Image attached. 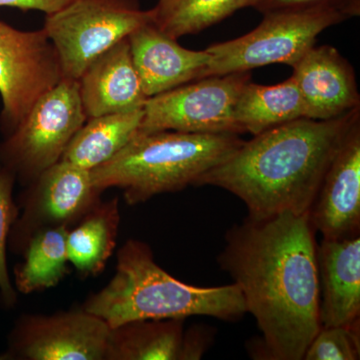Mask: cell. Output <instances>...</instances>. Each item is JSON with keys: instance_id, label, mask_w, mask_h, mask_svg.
Masks as SVG:
<instances>
[{"instance_id": "cell-1", "label": "cell", "mask_w": 360, "mask_h": 360, "mask_svg": "<svg viewBox=\"0 0 360 360\" xmlns=\"http://www.w3.org/2000/svg\"><path fill=\"white\" fill-rule=\"evenodd\" d=\"M217 262L257 322L264 359L302 360L321 328L317 245L309 212L248 217L227 231Z\"/></svg>"}, {"instance_id": "cell-2", "label": "cell", "mask_w": 360, "mask_h": 360, "mask_svg": "<svg viewBox=\"0 0 360 360\" xmlns=\"http://www.w3.org/2000/svg\"><path fill=\"white\" fill-rule=\"evenodd\" d=\"M359 120L360 106L333 120L300 118L266 130L243 141L196 186L234 194L253 219L309 213L331 161Z\"/></svg>"}, {"instance_id": "cell-3", "label": "cell", "mask_w": 360, "mask_h": 360, "mask_svg": "<svg viewBox=\"0 0 360 360\" xmlns=\"http://www.w3.org/2000/svg\"><path fill=\"white\" fill-rule=\"evenodd\" d=\"M84 309L111 328L130 321L195 315L236 321L248 312L236 283L198 288L181 283L156 264L148 245L135 239L118 251L115 276L90 296Z\"/></svg>"}, {"instance_id": "cell-4", "label": "cell", "mask_w": 360, "mask_h": 360, "mask_svg": "<svg viewBox=\"0 0 360 360\" xmlns=\"http://www.w3.org/2000/svg\"><path fill=\"white\" fill-rule=\"evenodd\" d=\"M238 134L156 131L137 134L110 161L90 172L99 191L117 187L129 205L196 186L208 170L243 143Z\"/></svg>"}, {"instance_id": "cell-5", "label": "cell", "mask_w": 360, "mask_h": 360, "mask_svg": "<svg viewBox=\"0 0 360 360\" xmlns=\"http://www.w3.org/2000/svg\"><path fill=\"white\" fill-rule=\"evenodd\" d=\"M153 18L139 0H75L47 14L42 30L58 53L63 77L78 80L101 54Z\"/></svg>"}, {"instance_id": "cell-6", "label": "cell", "mask_w": 360, "mask_h": 360, "mask_svg": "<svg viewBox=\"0 0 360 360\" xmlns=\"http://www.w3.org/2000/svg\"><path fill=\"white\" fill-rule=\"evenodd\" d=\"M78 80L63 78L40 97L0 144V165L30 184L63 158L86 122Z\"/></svg>"}, {"instance_id": "cell-7", "label": "cell", "mask_w": 360, "mask_h": 360, "mask_svg": "<svg viewBox=\"0 0 360 360\" xmlns=\"http://www.w3.org/2000/svg\"><path fill=\"white\" fill-rule=\"evenodd\" d=\"M345 21L331 11H288L264 14L252 32L238 39L213 44L203 77L248 72L274 63L292 68L314 47L319 34Z\"/></svg>"}, {"instance_id": "cell-8", "label": "cell", "mask_w": 360, "mask_h": 360, "mask_svg": "<svg viewBox=\"0 0 360 360\" xmlns=\"http://www.w3.org/2000/svg\"><path fill=\"white\" fill-rule=\"evenodd\" d=\"M250 72L213 75L148 97L139 134H240L234 108Z\"/></svg>"}, {"instance_id": "cell-9", "label": "cell", "mask_w": 360, "mask_h": 360, "mask_svg": "<svg viewBox=\"0 0 360 360\" xmlns=\"http://www.w3.org/2000/svg\"><path fill=\"white\" fill-rule=\"evenodd\" d=\"M63 78L58 53L42 28L23 32L0 20L1 127L7 135Z\"/></svg>"}, {"instance_id": "cell-10", "label": "cell", "mask_w": 360, "mask_h": 360, "mask_svg": "<svg viewBox=\"0 0 360 360\" xmlns=\"http://www.w3.org/2000/svg\"><path fill=\"white\" fill-rule=\"evenodd\" d=\"M110 326L84 309L25 315L1 359L105 360Z\"/></svg>"}, {"instance_id": "cell-11", "label": "cell", "mask_w": 360, "mask_h": 360, "mask_svg": "<svg viewBox=\"0 0 360 360\" xmlns=\"http://www.w3.org/2000/svg\"><path fill=\"white\" fill-rule=\"evenodd\" d=\"M101 193L89 170L59 160L30 184L22 214L11 227L13 248L22 251L28 239L44 229H71L101 202Z\"/></svg>"}, {"instance_id": "cell-12", "label": "cell", "mask_w": 360, "mask_h": 360, "mask_svg": "<svg viewBox=\"0 0 360 360\" xmlns=\"http://www.w3.org/2000/svg\"><path fill=\"white\" fill-rule=\"evenodd\" d=\"M315 232L324 239L359 236L360 120L352 125L331 161L309 210Z\"/></svg>"}, {"instance_id": "cell-13", "label": "cell", "mask_w": 360, "mask_h": 360, "mask_svg": "<svg viewBox=\"0 0 360 360\" xmlns=\"http://www.w3.org/2000/svg\"><path fill=\"white\" fill-rule=\"evenodd\" d=\"M184 322L146 319L110 328L105 360H200L214 333L205 326L186 331Z\"/></svg>"}, {"instance_id": "cell-14", "label": "cell", "mask_w": 360, "mask_h": 360, "mask_svg": "<svg viewBox=\"0 0 360 360\" xmlns=\"http://www.w3.org/2000/svg\"><path fill=\"white\" fill-rule=\"evenodd\" d=\"M292 68L307 118L333 120L359 108L354 68L335 47L314 45Z\"/></svg>"}, {"instance_id": "cell-15", "label": "cell", "mask_w": 360, "mask_h": 360, "mask_svg": "<svg viewBox=\"0 0 360 360\" xmlns=\"http://www.w3.org/2000/svg\"><path fill=\"white\" fill-rule=\"evenodd\" d=\"M129 40L135 68L148 97L201 79L212 58L206 49H184L151 21L130 33Z\"/></svg>"}, {"instance_id": "cell-16", "label": "cell", "mask_w": 360, "mask_h": 360, "mask_svg": "<svg viewBox=\"0 0 360 360\" xmlns=\"http://www.w3.org/2000/svg\"><path fill=\"white\" fill-rule=\"evenodd\" d=\"M321 328L359 322L360 238L322 239L317 245Z\"/></svg>"}, {"instance_id": "cell-17", "label": "cell", "mask_w": 360, "mask_h": 360, "mask_svg": "<svg viewBox=\"0 0 360 360\" xmlns=\"http://www.w3.org/2000/svg\"><path fill=\"white\" fill-rule=\"evenodd\" d=\"M78 84L87 118L142 110L148 99L135 68L129 37L96 59Z\"/></svg>"}, {"instance_id": "cell-18", "label": "cell", "mask_w": 360, "mask_h": 360, "mask_svg": "<svg viewBox=\"0 0 360 360\" xmlns=\"http://www.w3.org/2000/svg\"><path fill=\"white\" fill-rule=\"evenodd\" d=\"M142 118L143 108L87 118L60 160L89 172L96 169L115 158L136 136Z\"/></svg>"}, {"instance_id": "cell-19", "label": "cell", "mask_w": 360, "mask_h": 360, "mask_svg": "<svg viewBox=\"0 0 360 360\" xmlns=\"http://www.w3.org/2000/svg\"><path fill=\"white\" fill-rule=\"evenodd\" d=\"M234 122L241 134L253 136L300 120L307 118L305 104L295 78L266 86L248 82L234 108Z\"/></svg>"}, {"instance_id": "cell-20", "label": "cell", "mask_w": 360, "mask_h": 360, "mask_svg": "<svg viewBox=\"0 0 360 360\" xmlns=\"http://www.w3.org/2000/svg\"><path fill=\"white\" fill-rule=\"evenodd\" d=\"M120 222L118 200L113 198L97 203L68 229V262L80 276H96L105 269L115 248Z\"/></svg>"}, {"instance_id": "cell-21", "label": "cell", "mask_w": 360, "mask_h": 360, "mask_svg": "<svg viewBox=\"0 0 360 360\" xmlns=\"http://www.w3.org/2000/svg\"><path fill=\"white\" fill-rule=\"evenodd\" d=\"M68 229L49 227L35 232L23 248L25 262L14 269L18 291L25 295L53 288L68 271Z\"/></svg>"}, {"instance_id": "cell-22", "label": "cell", "mask_w": 360, "mask_h": 360, "mask_svg": "<svg viewBox=\"0 0 360 360\" xmlns=\"http://www.w3.org/2000/svg\"><path fill=\"white\" fill-rule=\"evenodd\" d=\"M258 0H158L151 8L153 23L168 37L179 40L198 34Z\"/></svg>"}, {"instance_id": "cell-23", "label": "cell", "mask_w": 360, "mask_h": 360, "mask_svg": "<svg viewBox=\"0 0 360 360\" xmlns=\"http://www.w3.org/2000/svg\"><path fill=\"white\" fill-rule=\"evenodd\" d=\"M359 322L347 326L321 328L307 347L304 360L360 359Z\"/></svg>"}, {"instance_id": "cell-24", "label": "cell", "mask_w": 360, "mask_h": 360, "mask_svg": "<svg viewBox=\"0 0 360 360\" xmlns=\"http://www.w3.org/2000/svg\"><path fill=\"white\" fill-rule=\"evenodd\" d=\"M15 179V175L11 170L0 165V295L7 305H13L16 302L15 290L9 278L6 264L7 239L18 215L13 198Z\"/></svg>"}, {"instance_id": "cell-25", "label": "cell", "mask_w": 360, "mask_h": 360, "mask_svg": "<svg viewBox=\"0 0 360 360\" xmlns=\"http://www.w3.org/2000/svg\"><path fill=\"white\" fill-rule=\"evenodd\" d=\"M262 14L288 11H331L345 20L360 16V0H258L253 6Z\"/></svg>"}, {"instance_id": "cell-26", "label": "cell", "mask_w": 360, "mask_h": 360, "mask_svg": "<svg viewBox=\"0 0 360 360\" xmlns=\"http://www.w3.org/2000/svg\"><path fill=\"white\" fill-rule=\"evenodd\" d=\"M75 0H0V7H14L23 11H37L51 14L60 11Z\"/></svg>"}]
</instances>
